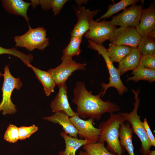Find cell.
<instances>
[{"mask_svg":"<svg viewBox=\"0 0 155 155\" xmlns=\"http://www.w3.org/2000/svg\"><path fill=\"white\" fill-rule=\"evenodd\" d=\"M73 94L72 101L77 106L76 115L82 119L89 117L99 120L104 113H113L120 110L119 106L116 104L109 101H104L100 98L101 91L97 95L89 92L84 82H76Z\"/></svg>","mask_w":155,"mask_h":155,"instance_id":"cell-1","label":"cell"},{"mask_svg":"<svg viewBox=\"0 0 155 155\" xmlns=\"http://www.w3.org/2000/svg\"><path fill=\"white\" fill-rule=\"evenodd\" d=\"M125 122L119 113H110L106 120L101 122L98 128L100 134L97 142L107 144V149L113 154L122 155L125 152L124 148L120 144L119 138V129L121 124Z\"/></svg>","mask_w":155,"mask_h":155,"instance_id":"cell-2","label":"cell"},{"mask_svg":"<svg viewBox=\"0 0 155 155\" xmlns=\"http://www.w3.org/2000/svg\"><path fill=\"white\" fill-rule=\"evenodd\" d=\"M88 42L89 44L87 47L97 51L98 54L101 55L103 58L109 74V82L107 84L103 82L100 84L102 87L101 90V96L103 97L108 89L111 87L115 88L119 94L120 95H122L127 91V88L122 81L118 69L115 67L113 62L107 55V49L102 44H96L89 40Z\"/></svg>","mask_w":155,"mask_h":155,"instance_id":"cell-3","label":"cell"},{"mask_svg":"<svg viewBox=\"0 0 155 155\" xmlns=\"http://www.w3.org/2000/svg\"><path fill=\"white\" fill-rule=\"evenodd\" d=\"M140 90L135 91L132 89L134 94L135 102L133 103L134 108L129 113H121L119 114L122 116L125 121L130 124L133 132L139 138L141 143L140 151L142 155H147L151 146L146 135L143 122L140 119L141 116L137 113V111L140 103L138 97Z\"/></svg>","mask_w":155,"mask_h":155,"instance_id":"cell-4","label":"cell"},{"mask_svg":"<svg viewBox=\"0 0 155 155\" xmlns=\"http://www.w3.org/2000/svg\"><path fill=\"white\" fill-rule=\"evenodd\" d=\"M28 26L29 29L25 33L14 37L16 46L24 48L29 51L36 49L44 50L49 44L46 30L42 27L32 28Z\"/></svg>","mask_w":155,"mask_h":155,"instance_id":"cell-5","label":"cell"},{"mask_svg":"<svg viewBox=\"0 0 155 155\" xmlns=\"http://www.w3.org/2000/svg\"><path fill=\"white\" fill-rule=\"evenodd\" d=\"M4 69V73L3 74L4 81L1 88L2 98L0 103V111H2V114L5 115L16 112V106L12 102L11 96L13 90H20L23 84L19 78H15L11 75L8 65H6Z\"/></svg>","mask_w":155,"mask_h":155,"instance_id":"cell-6","label":"cell"},{"mask_svg":"<svg viewBox=\"0 0 155 155\" xmlns=\"http://www.w3.org/2000/svg\"><path fill=\"white\" fill-rule=\"evenodd\" d=\"M117 28L111 21L104 20L96 22L92 20L89 30L84 35L94 43L102 44L106 41L109 40Z\"/></svg>","mask_w":155,"mask_h":155,"instance_id":"cell-7","label":"cell"},{"mask_svg":"<svg viewBox=\"0 0 155 155\" xmlns=\"http://www.w3.org/2000/svg\"><path fill=\"white\" fill-rule=\"evenodd\" d=\"M61 59L62 62L59 65L48 70L56 85L58 86L66 82L74 71L79 70H85L86 65L85 63H77L71 57L62 56Z\"/></svg>","mask_w":155,"mask_h":155,"instance_id":"cell-8","label":"cell"},{"mask_svg":"<svg viewBox=\"0 0 155 155\" xmlns=\"http://www.w3.org/2000/svg\"><path fill=\"white\" fill-rule=\"evenodd\" d=\"M143 6L142 5H132L123 10L121 13L113 16L110 21L116 26H131L136 28L140 24Z\"/></svg>","mask_w":155,"mask_h":155,"instance_id":"cell-9","label":"cell"},{"mask_svg":"<svg viewBox=\"0 0 155 155\" xmlns=\"http://www.w3.org/2000/svg\"><path fill=\"white\" fill-rule=\"evenodd\" d=\"M78 20L70 34L71 36H82L89 29L92 20L94 16L101 11L96 9L91 11L84 7L73 5Z\"/></svg>","mask_w":155,"mask_h":155,"instance_id":"cell-10","label":"cell"},{"mask_svg":"<svg viewBox=\"0 0 155 155\" xmlns=\"http://www.w3.org/2000/svg\"><path fill=\"white\" fill-rule=\"evenodd\" d=\"M141 37L135 27H121L115 30L109 41L115 45H125L135 48L137 47Z\"/></svg>","mask_w":155,"mask_h":155,"instance_id":"cell-11","label":"cell"},{"mask_svg":"<svg viewBox=\"0 0 155 155\" xmlns=\"http://www.w3.org/2000/svg\"><path fill=\"white\" fill-rule=\"evenodd\" d=\"M70 119L78 131V135L80 139H84L90 143L97 142L100 134V129L93 125L94 120L89 118L84 120L77 115L70 117Z\"/></svg>","mask_w":155,"mask_h":155,"instance_id":"cell-12","label":"cell"},{"mask_svg":"<svg viewBox=\"0 0 155 155\" xmlns=\"http://www.w3.org/2000/svg\"><path fill=\"white\" fill-rule=\"evenodd\" d=\"M154 3L143 9L139 26L136 28L141 36H147L155 38V6Z\"/></svg>","mask_w":155,"mask_h":155,"instance_id":"cell-13","label":"cell"},{"mask_svg":"<svg viewBox=\"0 0 155 155\" xmlns=\"http://www.w3.org/2000/svg\"><path fill=\"white\" fill-rule=\"evenodd\" d=\"M58 86L59 88L58 92L50 104L52 112H62L70 117L77 115L69 104L66 82Z\"/></svg>","mask_w":155,"mask_h":155,"instance_id":"cell-14","label":"cell"},{"mask_svg":"<svg viewBox=\"0 0 155 155\" xmlns=\"http://www.w3.org/2000/svg\"><path fill=\"white\" fill-rule=\"evenodd\" d=\"M2 6L9 13L23 17L26 21L28 26L30 19L27 15V11L31 5L30 3L22 0H3Z\"/></svg>","mask_w":155,"mask_h":155,"instance_id":"cell-15","label":"cell"},{"mask_svg":"<svg viewBox=\"0 0 155 155\" xmlns=\"http://www.w3.org/2000/svg\"><path fill=\"white\" fill-rule=\"evenodd\" d=\"M49 121L58 123L62 127L64 131L69 136L78 138V131L71 123L70 117L62 112H55L53 115L43 117Z\"/></svg>","mask_w":155,"mask_h":155,"instance_id":"cell-16","label":"cell"},{"mask_svg":"<svg viewBox=\"0 0 155 155\" xmlns=\"http://www.w3.org/2000/svg\"><path fill=\"white\" fill-rule=\"evenodd\" d=\"M142 55L137 47L132 48L119 63L117 69L120 76L128 71L135 69L140 64Z\"/></svg>","mask_w":155,"mask_h":155,"instance_id":"cell-17","label":"cell"},{"mask_svg":"<svg viewBox=\"0 0 155 155\" xmlns=\"http://www.w3.org/2000/svg\"><path fill=\"white\" fill-rule=\"evenodd\" d=\"M133 132L130 124L128 122H123L121 124L119 129L120 143L129 155H135L132 141Z\"/></svg>","mask_w":155,"mask_h":155,"instance_id":"cell-18","label":"cell"},{"mask_svg":"<svg viewBox=\"0 0 155 155\" xmlns=\"http://www.w3.org/2000/svg\"><path fill=\"white\" fill-rule=\"evenodd\" d=\"M34 72L36 77L42 84L47 96L54 92L56 84L51 73L48 71L41 70L35 67L30 63L26 65Z\"/></svg>","mask_w":155,"mask_h":155,"instance_id":"cell-19","label":"cell"},{"mask_svg":"<svg viewBox=\"0 0 155 155\" xmlns=\"http://www.w3.org/2000/svg\"><path fill=\"white\" fill-rule=\"evenodd\" d=\"M60 135L65 141V148L64 150L60 151L58 155H76V152L79 148L90 143L86 139H78L70 137L64 131L60 133Z\"/></svg>","mask_w":155,"mask_h":155,"instance_id":"cell-20","label":"cell"},{"mask_svg":"<svg viewBox=\"0 0 155 155\" xmlns=\"http://www.w3.org/2000/svg\"><path fill=\"white\" fill-rule=\"evenodd\" d=\"M133 48L125 45H115L111 43L107 49V55L112 61L119 63L131 51Z\"/></svg>","mask_w":155,"mask_h":155,"instance_id":"cell-21","label":"cell"},{"mask_svg":"<svg viewBox=\"0 0 155 155\" xmlns=\"http://www.w3.org/2000/svg\"><path fill=\"white\" fill-rule=\"evenodd\" d=\"M131 74L133 76L127 78L126 80L127 82L132 81L137 82L143 80L152 83L155 81V69H147L140 65L133 71Z\"/></svg>","mask_w":155,"mask_h":155,"instance_id":"cell-22","label":"cell"},{"mask_svg":"<svg viewBox=\"0 0 155 155\" xmlns=\"http://www.w3.org/2000/svg\"><path fill=\"white\" fill-rule=\"evenodd\" d=\"M140 1L138 0H121L117 3L109 4L106 12L95 21L98 22L102 19L109 18L114 14L122 10H124L128 6L136 4Z\"/></svg>","mask_w":155,"mask_h":155,"instance_id":"cell-23","label":"cell"},{"mask_svg":"<svg viewBox=\"0 0 155 155\" xmlns=\"http://www.w3.org/2000/svg\"><path fill=\"white\" fill-rule=\"evenodd\" d=\"M82 37L71 36L68 44L62 51V57H72L74 56L79 55L81 52L80 47Z\"/></svg>","mask_w":155,"mask_h":155,"instance_id":"cell-24","label":"cell"},{"mask_svg":"<svg viewBox=\"0 0 155 155\" xmlns=\"http://www.w3.org/2000/svg\"><path fill=\"white\" fill-rule=\"evenodd\" d=\"M137 48L142 55L155 54V38L147 36H141Z\"/></svg>","mask_w":155,"mask_h":155,"instance_id":"cell-25","label":"cell"},{"mask_svg":"<svg viewBox=\"0 0 155 155\" xmlns=\"http://www.w3.org/2000/svg\"><path fill=\"white\" fill-rule=\"evenodd\" d=\"M83 148L89 155H118L109 152L104 146V143H89L84 145Z\"/></svg>","mask_w":155,"mask_h":155,"instance_id":"cell-26","label":"cell"},{"mask_svg":"<svg viewBox=\"0 0 155 155\" xmlns=\"http://www.w3.org/2000/svg\"><path fill=\"white\" fill-rule=\"evenodd\" d=\"M7 54L11 55L20 59L25 65L30 63L33 59L31 54H26L18 50L15 47L7 49L0 46V55ZM3 76V74L0 71V77Z\"/></svg>","mask_w":155,"mask_h":155,"instance_id":"cell-27","label":"cell"},{"mask_svg":"<svg viewBox=\"0 0 155 155\" xmlns=\"http://www.w3.org/2000/svg\"><path fill=\"white\" fill-rule=\"evenodd\" d=\"M4 139L8 142L15 143L19 140L18 127L16 125L9 124L5 131Z\"/></svg>","mask_w":155,"mask_h":155,"instance_id":"cell-28","label":"cell"},{"mask_svg":"<svg viewBox=\"0 0 155 155\" xmlns=\"http://www.w3.org/2000/svg\"><path fill=\"white\" fill-rule=\"evenodd\" d=\"M38 129V127L34 124L30 126H23L18 127L19 140H22L29 138L32 134L36 132Z\"/></svg>","mask_w":155,"mask_h":155,"instance_id":"cell-29","label":"cell"},{"mask_svg":"<svg viewBox=\"0 0 155 155\" xmlns=\"http://www.w3.org/2000/svg\"><path fill=\"white\" fill-rule=\"evenodd\" d=\"M140 65L147 69H155V54L142 55Z\"/></svg>","mask_w":155,"mask_h":155,"instance_id":"cell-30","label":"cell"},{"mask_svg":"<svg viewBox=\"0 0 155 155\" xmlns=\"http://www.w3.org/2000/svg\"><path fill=\"white\" fill-rule=\"evenodd\" d=\"M67 0H51V9L55 16L60 12Z\"/></svg>","mask_w":155,"mask_h":155,"instance_id":"cell-31","label":"cell"},{"mask_svg":"<svg viewBox=\"0 0 155 155\" xmlns=\"http://www.w3.org/2000/svg\"><path fill=\"white\" fill-rule=\"evenodd\" d=\"M146 135L151 146H155V138L146 118L143 122Z\"/></svg>","mask_w":155,"mask_h":155,"instance_id":"cell-32","label":"cell"},{"mask_svg":"<svg viewBox=\"0 0 155 155\" xmlns=\"http://www.w3.org/2000/svg\"><path fill=\"white\" fill-rule=\"evenodd\" d=\"M39 5L44 10H47L51 9V0H38Z\"/></svg>","mask_w":155,"mask_h":155,"instance_id":"cell-33","label":"cell"},{"mask_svg":"<svg viewBox=\"0 0 155 155\" xmlns=\"http://www.w3.org/2000/svg\"><path fill=\"white\" fill-rule=\"evenodd\" d=\"M75 1L78 6H81V4L84 3H86L88 1L87 0H75Z\"/></svg>","mask_w":155,"mask_h":155,"instance_id":"cell-34","label":"cell"},{"mask_svg":"<svg viewBox=\"0 0 155 155\" xmlns=\"http://www.w3.org/2000/svg\"><path fill=\"white\" fill-rule=\"evenodd\" d=\"M147 155H155V150H150L148 153Z\"/></svg>","mask_w":155,"mask_h":155,"instance_id":"cell-35","label":"cell"},{"mask_svg":"<svg viewBox=\"0 0 155 155\" xmlns=\"http://www.w3.org/2000/svg\"><path fill=\"white\" fill-rule=\"evenodd\" d=\"M78 155H89L86 152L82 151H80Z\"/></svg>","mask_w":155,"mask_h":155,"instance_id":"cell-36","label":"cell"}]
</instances>
